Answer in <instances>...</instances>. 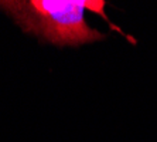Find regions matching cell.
Instances as JSON below:
<instances>
[{
	"instance_id": "1",
	"label": "cell",
	"mask_w": 157,
	"mask_h": 142,
	"mask_svg": "<svg viewBox=\"0 0 157 142\" xmlns=\"http://www.w3.org/2000/svg\"><path fill=\"white\" fill-rule=\"evenodd\" d=\"M105 0H0L3 10L26 34L57 47H79L105 40L106 34L94 29L85 18L92 11L108 23L109 29L126 37L132 44L136 39L126 34L105 13Z\"/></svg>"
}]
</instances>
